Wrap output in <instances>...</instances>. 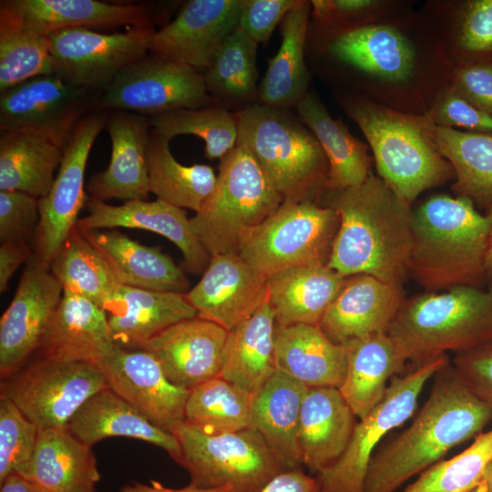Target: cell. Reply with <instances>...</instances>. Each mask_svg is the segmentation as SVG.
Masks as SVG:
<instances>
[{
    "mask_svg": "<svg viewBox=\"0 0 492 492\" xmlns=\"http://www.w3.org/2000/svg\"><path fill=\"white\" fill-rule=\"evenodd\" d=\"M315 33L322 56L349 81L341 93L425 115L450 86L454 66L420 10L383 23Z\"/></svg>",
    "mask_w": 492,
    "mask_h": 492,
    "instance_id": "obj_1",
    "label": "cell"
},
{
    "mask_svg": "<svg viewBox=\"0 0 492 492\" xmlns=\"http://www.w3.org/2000/svg\"><path fill=\"white\" fill-rule=\"evenodd\" d=\"M319 200L340 216L327 266L343 277L364 273L402 285L412 248L411 205L373 172L360 185L324 190Z\"/></svg>",
    "mask_w": 492,
    "mask_h": 492,
    "instance_id": "obj_2",
    "label": "cell"
},
{
    "mask_svg": "<svg viewBox=\"0 0 492 492\" xmlns=\"http://www.w3.org/2000/svg\"><path fill=\"white\" fill-rule=\"evenodd\" d=\"M491 420L492 405L464 384L449 362L435 374L430 395L408 428L374 454L364 492H395L450 449L482 433Z\"/></svg>",
    "mask_w": 492,
    "mask_h": 492,
    "instance_id": "obj_3",
    "label": "cell"
},
{
    "mask_svg": "<svg viewBox=\"0 0 492 492\" xmlns=\"http://www.w3.org/2000/svg\"><path fill=\"white\" fill-rule=\"evenodd\" d=\"M490 228V215L466 198L427 197L413 210L408 274L429 292L481 287Z\"/></svg>",
    "mask_w": 492,
    "mask_h": 492,
    "instance_id": "obj_4",
    "label": "cell"
},
{
    "mask_svg": "<svg viewBox=\"0 0 492 492\" xmlns=\"http://www.w3.org/2000/svg\"><path fill=\"white\" fill-rule=\"evenodd\" d=\"M337 98L365 137L377 176L405 202L412 205L422 192L455 179L426 114L403 113L350 94L340 93Z\"/></svg>",
    "mask_w": 492,
    "mask_h": 492,
    "instance_id": "obj_5",
    "label": "cell"
},
{
    "mask_svg": "<svg viewBox=\"0 0 492 492\" xmlns=\"http://www.w3.org/2000/svg\"><path fill=\"white\" fill-rule=\"evenodd\" d=\"M388 334L415 365L492 339V292L457 286L405 299Z\"/></svg>",
    "mask_w": 492,
    "mask_h": 492,
    "instance_id": "obj_6",
    "label": "cell"
},
{
    "mask_svg": "<svg viewBox=\"0 0 492 492\" xmlns=\"http://www.w3.org/2000/svg\"><path fill=\"white\" fill-rule=\"evenodd\" d=\"M238 144L256 159L283 201L319 200L329 175L327 157L313 132L287 109L265 105L235 114Z\"/></svg>",
    "mask_w": 492,
    "mask_h": 492,
    "instance_id": "obj_7",
    "label": "cell"
},
{
    "mask_svg": "<svg viewBox=\"0 0 492 492\" xmlns=\"http://www.w3.org/2000/svg\"><path fill=\"white\" fill-rule=\"evenodd\" d=\"M282 202L253 155L236 143L220 159L214 189L190 223L211 256L239 254L244 240Z\"/></svg>",
    "mask_w": 492,
    "mask_h": 492,
    "instance_id": "obj_8",
    "label": "cell"
},
{
    "mask_svg": "<svg viewBox=\"0 0 492 492\" xmlns=\"http://www.w3.org/2000/svg\"><path fill=\"white\" fill-rule=\"evenodd\" d=\"M169 432L180 446L176 462L188 471L190 484L200 487L258 492L287 470L251 427L210 435L182 421Z\"/></svg>",
    "mask_w": 492,
    "mask_h": 492,
    "instance_id": "obj_9",
    "label": "cell"
},
{
    "mask_svg": "<svg viewBox=\"0 0 492 492\" xmlns=\"http://www.w3.org/2000/svg\"><path fill=\"white\" fill-rule=\"evenodd\" d=\"M340 216L317 201H283L242 242L239 255L267 277L282 270L328 264Z\"/></svg>",
    "mask_w": 492,
    "mask_h": 492,
    "instance_id": "obj_10",
    "label": "cell"
},
{
    "mask_svg": "<svg viewBox=\"0 0 492 492\" xmlns=\"http://www.w3.org/2000/svg\"><path fill=\"white\" fill-rule=\"evenodd\" d=\"M108 388L95 364L32 357L1 378L0 395L11 400L38 430L67 427L88 398Z\"/></svg>",
    "mask_w": 492,
    "mask_h": 492,
    "instance_id": "obj_11",
    "label": "cell"
},
{
    "mask_svg": "<svg viewBox=\"0 0 492 492\" xmlns=\"http://www.w3.org/2000/svg\"><path fill=\"white\" fill-rule=\"evenodd\" d=\"M448 363L449 358L444 354L390 380L383 401L356 423L339 460L315 477L320 492H364L369 464L378 444L413 415L426 382Z\"/></svg>",
    "mask_w": 492,
    "mask_h": 492,
    "instance_id": "obj_12",
    "label": "cell"
},
{
    "mask_svg": "<svg viewBox=\"0 0 492 492\" xmlns=\"http://www.w3.org/2000/svg\"><path fill=\"white\" fill-rule=\"evenodd\" d=\"M218 105L201 73L149 53L124 67L103 91L100 108L150 117Z\"/></svg>",
    "mask_w": 492,
    "mask_h": 492,
    "instance_id": "obj_13",
    "label": "cell"
},
{
    "mask_svg": "<svg viewBox=\"0 0 492 492\" xmlns=\"http://www.w3.org/2000/svg\"><path fill=\"white\" fill-rule=\"evenodd\" d=\"M106 109L96 108L76 125L48 193L38 200L39 224L33 244L35 259L50 265L78 220L88 196L85 191V170L92 146L106 128Z\"/></svg>",
    "mask_w": 492,
    "mask_h": 492,
    "instance_id": "obj_14",
    "label": "cell"
},
{
    "mask_svg": "<svg viewBox=\"0 0 492 492\" xmlns=\"http://www.w3.org/2000/svg\"><path fill=\"white\" fill-rule=\"evenodd\" d=\"M155 31L149 26L112 34L87 27L52 32L47 36L55 74L70 85L104 91L124 67L149 53Z\"/></svg>",
    "mask_w": 492,
    "mask_h": 492,
    "instance_id": "obj_15",
    "label": "cell"
},
{
    "mask_svg": "<svg viewBox=\"0 0 492 492\" xmlns=\"http://www.w3.org/2000/svg\"><path fill=\"white\" fill-rule=\"evenodd\" d=\"M103 91L38 76L0 93V132L33 128L69 138L77 122L100 108Z\"/></svg>",
    "mask_w": 492,
    "mask_h": 492,
    "instance_id": "obj_16",
    "label": "cell"
},
{
    "mask_svg": "<svg viewBox=\"0 0 492 492\" xmlns=\"http://www.w3.org/2000/svg\"><path fill=\"white\" fill-rule=\"evenodd\" d=\"M63 292L50 270L32 255L0 319L1 378L15 372L37 351Z\"/></svg>",
    "mask_w": 492,
    "mask_h": 492,
    "instance_id": "obj_17",
    "label": "cell"
},
{
    "mask_svg": "<svg viewBox=\"0 0 492 492\" xmlns=\"http://www.w3.org/2000/svg\"><path fill=\"white\" fill-rule=\"evenodd\" d=\"M95 364L108 388L154 425L169 432L184 421L190 391L172 384L150 353L116 345Z\"/></svg>",
    "mask_w": 492,
    "mask_h": 492,
    "instance_id": "obj_18",
    "label": "cell"
},
{
    "mask_svg": "<svg viewBox=\"0 0 492 492\" xmlns=\"http://www.w3.org/2000/svg\"><path fill=\"white\" fill-rule=\"evenodd\" d=\"M242 0H190L175 19L155 31L149 53L202 75L225 38L238 26Z\"/></svg>",
    "mask_w": 492,
    "mask_h": 492,
    "instance_id": "obj_19",
    "label": "cell"
},
{
    "mask_svg": "<svg viewBox=\"0 0 492 492\" xmlns=\"http://www.w3.org/2000/svg\"><path fill=\"white\" fill-rule=\"evenodd\" d=\"M184 297L199 317L230 332L268 301V277L239 254H216Z\"/></svg>",
    "mask_w": 492,
    "mask_h": 492,
    "instance_id": "obj_20",
    "label": "cell"
},
{
    "mask_svg": "<svg viewBox=\"0 0 492 492\" xmlns=\"http://www.w3.org/2000/svg\"><path fill=\"white\" fill-rule=\"evenodd\" d=\"M228 333L196 316L170 325L135 349L150 353L172 384L190 391L219 376Z\"/></svg>",
    "mask_w": 492,
    "mask_h": 492,
    "instance_id": "obj_21",
    "label": "cell"
},
{
    "mask_svg": "<svg viewBox=\"0 0 492 492\" xmlns=\"http://www.w3.org/2000/svg\"><path fill=\"white\" fill-rule=\"evenodd\" d=\"M87 214L78 219L80 230L132 228L159 233L173 242L183 255V269L200 274L207 269L211 255L193 233L183 209L160 200H133L116 206L87 198Z\"/></svg>",
    "mask_w": 492,
    "mask_h": 492,
    "instance_id": "obj_22",
    "label": "cell"
},
{
    "mask_svg": "<svg viewBox=\"0 0 492 492\" xmlns=\"http://www.w3.org/2000/svg\"><path fill=\"white\" fill-rule=\"evenodd\" d=\"M109 113L106 128L111 141L110 160L106 169L89 179L86 186L88 197L101 201L110 199L147 200L151 130L149 118L126 110Z\"/></svg>",
    "mask_w": 492,
    "mask_h": 492,
    "instance_id": "obj_23",
    "label": "cell"
},
{
    "mask_svg": "<svg viewBox=\"0 0 492 492\" xmlns=\"http://www.w3.org/2000/svg\"><path fill=\"white\" fill-rule=\"evenodd\" d=\"M402 285L369 274L346 278L323 315L319 327L334 343L377 333H387L405 301Z\"/></svg>",
    "mask_w": 492,
    "mask_h": 492,
    "instance_id": "obj_24",
    "label": "cell"
},
{
    "mask_svg": "<svg viewBox=\"0 0 492 492\" xmlns=\"http://www.w3.org/2000/svg\"><path fill=\"white\" fill-rule=\"evenodd\" d=\"M115 346L106 312L91 301L64 291L41 344L32 357L58 363L96 364Z\"/></svg>",
    "mask_w": 492,
    "mask_h": 492,
    "instance_id": "obj_25",
    "label": "cell"
},
{
    "mask_svg": "<svg viewBox=\"0 0 492 492\" xmlns=\"http://www.w3.org/2000/svg\"><path fill=\"white\" fill-rule=\"evenodd\" d=\"M355 417L338 388H308L298 428L302 466L315 477L332 467L351 440Z\"/></svg>",
    "mask_w": 492,
    "mask_h": 492,
    "instance_id": "obj_26",
    "label": "cell"
},
{
    "mask_svg": "<svg viewBox=\"0 0 492 492\" xmlns=\"http://www.w3.org/2000/svg\"><path fill=\"white\" fill-rule=\"evenodd\" d=\"M80 231L103 256L118 284L183 294L190 290L184 269L159 248L143 245L117 229Z\"/></svg>",
    "mask_w": 492,
    "mask_h": 492,
    "instance_id": "obj_27",
    "label": "cell"
},
{
    "mask_svg": "<svg viewBox=\"0 0 492 492\" xmlns=\"http://www.w3.org/2000/svg\"><path fill=\"white\" fill-rule=\"evenodd\" d=\"M69 138L33 128L0 132V190L46 196Z\"/></svg>",
    "mask_w": 492,
    "mask_h": 492,
    "instance_id": "obj_28",
    "label": "cell"
},
{
    "mask_svg": "<svg viewBox=\"0 0 492 492\" xmlns=\"http://www.w3.org/2000/svg\"><path fill=\"white\" fill-rule=\"evenodd\" d=\"M104 311L115 344L130 349L176 323L198 316L183 293L122 284L118 285Z\"/></svg>",
    "mask_w": 492,
    "mask_h": 492,
    "instance_id": "obj_29",
    "label": "cell"
},
{
    "mask_svg": "<svg viewBox=\"0 0 492 492\" xmlns=\"http://www.w3.org/2000/svg\"><path fill=\"white\" fill-rule=\"evenodd\" d=\"M276 370L308 388L343 384L347 369L345 348L332 342L318 325L276 324Z\"/></svg>",
    "mask_w": 492,
    "mask_h": 492,
    "instance_id": "obj_30",
    "label": "cell"
},
{
    "mask_svg": "<svg viewBox=\"0 0 492 492\" xmlns=\"http://www.w3.org/2000/svg\"><path fill=\"white\" fill-rule=\"evenodd\" d=\"M29 28L48 36L69 27H149L148 4H115L97 0H2Z\"/></svg>",
    "mask_w": 492,
    "mask_h": 492,
    "instance_id": "obj_31",
    "label": "cell"
},
{
    "mask_svg": "<svg viewBox=\"0 0 492 492\" xmlns=\"http://www.w3.org/2000/svg\"><path fill=\"white\" fill-rule=\"evenodd\" d=\"M343 345L347 369L339 391L355 416L362 419L383 401L388 380L403 371L407 359L388 333H373Z\"/></svg>",
    "mask_w": 492,
    "mask_h": 492,
    "instance_id": "obj_32",
    "label": "cell"
},
{
    "mask_svg": "<svg viewBox=\"0 0 492 492\" xmlns=\"http://www.w3.org/2000/svg\"><path fill=\"white\" fill-rule=\"evenodd\" d=\"M308 387L276 370L251 395V427L289 469L301 468L298 445L301 406Z\"/></svg>",
    "mask_w": 492,
    "mask_h": 492,
    "instance_id": "obj_33",
    "label": "cell"
},
{
    "mask_svg": "<svg viewBox=\"0 0 492 492\" xmlns=\"http://www.w3.org/2000/svg\"><path fill=\"white\" fill-rule=\"evenodd\" d=\"M67 428L82 443L93 446L108 437H129L164 449L175 461L180 446L172 433L151 423L109 388L90 398L70 419Z\"/></svg>",
    "mask_w": 492,
    "mask_h": 492,
    "instance_id": "obj_34",
    "label": "cell"
},
{
    "mask_svg": "<svg viewBox=\"0 0 492 492\" xmlns=\"http://www.w3.org/2000/svg\"><path fill=\"white\" fill-rule=\"evenodd\" d=\"M40 492H95L100 480L91 446L67 427L39 430L30 466L24 477Z\"/></svg>",
    "mask_w": 492,
    "mask_h": 492,
    "instance_id": "obj_35",
    "label": "cell"
},
{
    "mask_svg": "<svg viewBox=\"0 0 492 492\" xmlns=\"http://www.w3.org/2000/svg\"><path fill=\"white\" fill-rule=\"evenodd\" d=\"M420 11L454 67L492 58V0H428Z\"/></svg>",
    "mask_w": 492,
    "mask_h": 492,
    "instance_id": "obj_36",
    "label": "cell"
},
{
    "mask_svg": "<svg viewBox=\"0 0 492 492\" xmlns=\"http://www.w3.org/2000/svg\"><path fill=\"white\" fill-rule=\"evenodd\" d=\"M346 278L327 265L293 267L268 276V300L276 324L319 325Z\"/></svg>",
    "mask_w": 492,
    "mask_h": 492,
    "instance_id": "obj_37",
    "label": "cell"
},
{
    "mask_svg": "<svg viewBox=\"0 0 492 492\" xmlns=\"http://www.w3.org/2000/svg\"><path fill=\"white\" fill-rule=\"evenodd\" d=\"M274 311L265 302L249 319L228 333L219 376L255 394L275 373Z\"/></svg>",
    "mask_w": 492,
    "mask_h": 492,
    "instance_id": "obj_38",
    "label": "cell"
},
{
    "mask_svg": "<svg viewBox=\"0 0 492 492\" xmlns=\"http://www.w3.org/2000/svg\"><path fill=\"white\" fill-rule=\"evenodd\" d=\"M296 109L327 157L325 190H344L365 181L374 160L368 152L369 145L354 137L342 119L333 118L314 93L308 92Z\"/></svg>",
    "mask_w": 492,
    "mask_h": 492,
    "instance_id": "obj_39",
    "label": "cell"
},
{
    "mask_svg": "<svg viewBox=\"0 0 492 492\" xmlns=\"http://www.w3.org/2000/svg\"><path fill=\"white\" fill-rule=\"evenodd\" d=\"M311 7V1L298 0L281 21L282 43L259 88L262 105L287 109L296 107L308 93L310 74L304 49Z\"/></svg>",
    "mask_w": 492,
    "mask_h": 492,
    "instance_id": "obj_40",
    "label": "cell"
},
{
    "mask_svg": "<svg viewBox=\"0 0 492 492\" xmlns=\"http://www.w3.org/2000/svg\"><path fill=\"white\" fill-rule=\"evenodd\" d=\"M440 153L451 163L454 196L469 200L484 213L492 209V134L439 127L432 129Z\"/></svg>",
    "mask_w": 492,
    "mask_h": 492,
    "instance_id": "obj_41",
    "label": "cell"
},
{
    "mask_svg": "<svg viewBox=\"0 0 492 492\" xmlns=\"http://www.w3.org/2000/svg\"><path fill=\"white\" fill-rule=\"evenodd\" d=\"M169 139L150 130L148 152L149 190L169 205L198 212L212 192L217 176L204 164L185 166L169 149Z\"/></svg>",
    "mask_w": 492,
    "mask_h": 492,
    "instance_id": "obj_42",
    "label": "cell"
},
{
    "mask_svg": "<svg viewBox=\"0 0 492 492\" xmlns=\"http://www.w3.org/2000/svg\"><path fill=\"white\" fill-rule=\"evenodd\" d=\"M49 270L64 291L84 297L103 310L118 285L103 256L77 225Z\"/></svg>",
    "mask_w": 492,
    "mask_h": 492,
    "instance_id": "obj_43",
    "label": "cell"
},
{
    "mask_svg": "<svg viewBox=\"0 0 492 492\" xmlns=\"http://www.w3.org/2000/svg\"><path fill=\"white\" fill-rule=\"evenodd\" d=\"M55 73L48 36L29 28L0 2V93L30 78Z\"/></svg>",
    "mask_w": 492,
    "mask_h": 492,
    "instance_id": "obj_44",
    "label": "cell"
},
{
    "mask_svg": "<svg viewBox=\"0 0 492 492\" xmlns=\"http://www.w3.org/2000/svg\"><path fill=\"white\" fill-rule=\"evenodd\" d=\"M251 395L217 376L190 391L184 422L210 435L251 427Z\"/></svg>",
    "mask_w": 492,
    "mask_h": 492,
    "instance_id": "obj_45",
    "label": "cell"
},
{
    "mask_svg": "<svg viewBox=\"0 0 492 492\" xmlns=\"http://www.w3.org/2000/svg\"><path fill=\"white\" fill-rule=\"evenodd\" d=\"M151 128L171 139L179 135H194L205 142V156L221 159L237 142L235 114L219 105L201 108H179L148 117Z\"/></svg>",
    "mask_w": 492,
    "mask_h": 492,
    "instance_id": "obj_46",
    "label": "cell"
},
{
    "mask_svg": "<svg viewBox=\"0 0 492 492\" xmlns=\"http://www.w3.org/2000/svg\"><path fill=\"white\" fill-rule=\"evenodd\" d=\"M257 46L242 28L237 26L225 38L203 74L208 92L233 100L251 97L258 80Z\"/></svg>",
    "mask_w": 492,
    "mask_h": 492,
    "instance_id": "obj_47",
    "label": "cell"
},
{
    "mask_svg": "<svg viewBox=\"0 0 492 492\" xmlns=\"http://www.w3.org/2000/svg\"><path fill=\"white\" fill-rule=\"evenodd\" d=\"M492 459V429L478 434L463 452L423 471L404 492H470L483 480Z\"/></svg>",
    "mask_w": 492,
    "mask_h": 492,
    "instance_id": "obj_48",
    "label": "cell"
},
{
    "mask_svg": "<svg viewBox=\"0 0 492 492\" xmlns=\"http://www.w3.org/2000/svg\"><path fill=\"white\" fill-rule=\"evenodd\" d=\"M408 0H313L315 30L335 32L392 20L413 11Z\"/></svg>",
    "mask_w": 492,
    "mask_h": 492,
    "instance_id": "obj_49",
    "label": "cell"
},
{
    "mask_svg": "<svg viewBox=\"0 0 492 492\" xmlns=\"http://www.w3.org/2000/svg\"><path fill=\"white\" fill-rule=\"evenodd\" d=\"M38 431L11 400L0 395V482L12 474L26 476Z\"/></svg>",
    "mask_w": 492,
    "mask_h": 492,
    "instance_id": "obj_50",
    "label": "cell"
},
{
    "mask_svg": "<svg viewBox=\"0 0 492 492\" xmlns=\"http://www.w3.org/2000/svg\"><path fill=\"white\" fill-rule=\"evenodd\" d=\"M39 199L18 190H0V241L34 244L39 224Z\"/></svg>",
    "mask_w": 492,
    "mask_h": 492,
    "instance_id": "obj_51",
    "label": "cell"
},
{
    "mask_svg": "<svg viewBox=\"0 0 492 492\" xmlns=\"http://www.w3.org/2000/svg\"><path fill=\"white\" fill-rule=\"evenodd\" d=\"M426 115L439 127L492 134V116L460 97L450 87L441 94Z\"/></svg>",
    "mask_w": 492,
    "mask_h": 492,
    "instance_id": "obj_52",
    "label": "cell"
},
{
    "mask_svg": "<svg viewBox=\"0 0 492 492\" xmlns=\"http://www.w3.org/2000/svg\"><path fill=\"white\" fill-rule=\"evenodd\" d=\"M451 364L464 384L481 400L492 405V339L456 354Z\"/></svg>",
    "mask_w": 492,
    "mask_h": 492,
    "instance_id": "obj_53",
    "label": "cell"
},
{
    "mask_svg": "<svg viewBox=\"0 0 492 492\" xmlns=\"http://www.w3.org/2000/svg\"><path fill=\"white\" fill-rule=\"evenodd\" d=\"M449 87L460 97L492 116V58L454 67Z\"/></svg>",
    "mask_w": 492,
    "mask_h": 492,
    "instance_id": "obj_54",
    "label": "cell"
},
{
    "mask_svg": "<svg viewBox=\"0 0 492 492\" xmlns=\"http://www.w3.org/2000/svg\"><path fill=\"white\" fill-rule=\"evenodd\" d=\"M298 0H242L238 26L257 44L267 43L275 26Z\"/></svg>",
    "mask_w": 492,
    "mask_h": 492,
    "instance_id": "obj_55",
    "label": "cell"
},
{
    "mask_svg": "<svg viewBox=\"0 0 492 492\" xmlns=\"http://www.w3.org/2000/svg\"><path fill=\"white\" fill-rule=\"evenodd\" d=\"M34 253L28 242H4L0 246V292L7 289L9 281L16 270L27 262Z\"/></svg>",
    "mask_w": 492,
    "mask_h": 492,
    "instance_id": "obj_56",
    "label": "cell"
},
{
    "mask_svg": "<svg viewBox=\"0 0 492 492\" xmlns=\"http://www.w3.org/2000/svg\"><path fill=\"white\" fill-rule=\"evenodd\" d=\"M258 492H320V488L316 477L301 467L278 474Z\"/></svg>",
    "mask_w": 492,
    "mask_h": 492,
    "instance_id": "obj_57",
    "label": "cell"
},
{
    "mask_svg": "<svg viewBox=\"0 0 492 492\" xmlns=\"http://www.w3.org/2000/svg\"><path fill=\"white\" fill-rule=\"evenodd\" d=\"M119 492H227L225 487L205 488L189 484L181 488H170L151 480L149 484L132 482L120 487Z\"/></svg>",
    "mask_w": 492,
    "mask_h": 492,
    "instance_id": "obj_58",
    "label": "cell"
},
{
    "mask_svg": "<svg viewBox=\"0 0 492 492\" xmlns=\"http://www.w3.org/2000/svg\"><path fill=\"white\" fill-rule=\"evenodd\" d=\"M0 492H40L27 478L12 474L0 482Z\"/></svg>",
    "mask_w": 492,
    "mask_h": 492,
    "instance_id": "obj_59",
    "label": "cell"
},
{
    "mask_svg": "<svg viewBox=\"0 0 492 492\" xmlns=\"http://www.w3.org/2000/svg\"><path fill=\"white\" fill-rule=\"evenodd\" d=\"M485 213H488L491 218V228L488 241V247L487 251L486 258V272H487V282L489 284V291L492 292V209Z\"/></svg>",
    "mask_w": 492,
    "mask_h": 492,
    "instance_id": "obj_60",
    "label": "cell"
},
{
    "mask_svg": "<svg viewBox=\"0 0 492 492\" xmlns=\"http://www.w3.org/2000/svg\"><path fill=\"white\" fill-rule=\"evenodd\" d=\"M483 481L486 485V492H492V459L485 469Z\"/></svg>",
    "mask_w": 492,
    "mask_h": 492,
    "instance_id": "obj_61",
    "label": "cell"
},
{
    "mask_svg": "<svg viewBox=\"0 0 492 492\" xmlns=\"http://www.w3.org/2000/svg\"><path fill=\"white\" fill-rule=\"evenodd\" d=\"M470 492H486L485 482L482 480V482Z\"/></svg>",
    "mask_w": 492,
    "mask_h": 492,
    "instance_id": "obj_62",
    "label": "cell"
}]
</instances>
